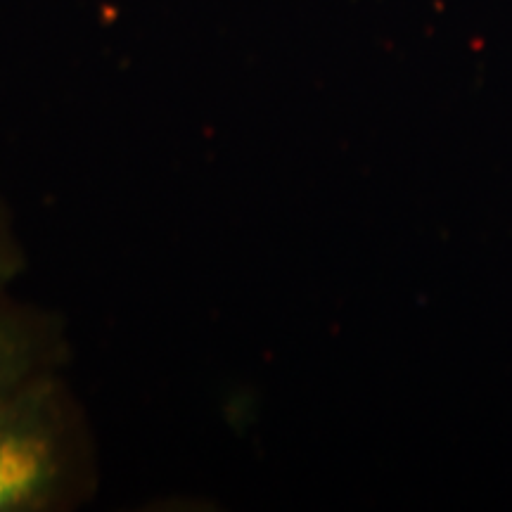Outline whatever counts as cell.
<instances>
[{
	"instance_id": "6da1fadb",
	"label": "cell",
	"mask_w": 512,
	"mask_h": 512,
	"mask_svg": "<svg viewBox=\"0 0 512 512\" xmlns=\"http://www.w3.org/2000/svg\"><path fill=\"white\" fill-rule=\"evenodd\" d=\"M95 489L91 422L64 370L0 394V512H69Z\"/></svg>"
},
{
	"instance_id": "7a4b0ae2",
	"label": "cell",
	"mask_w": 512,
	"mask_h": 512,
	"mask_svg": "<svg viewBox=\"0 0 512 512\" xmlns=\"http://www.w3.org/2000/svg\"><path fill=\"white\" fill-rule=\"evenodd\" d=\"M69 361L67 323L60 313L22 302L0 290V394L31 377L64 370Z\"/></svg>"
},
{
	"instance_id": "3957f363",
	"label": "cell",
	"mask_w": 512,
	"mask_h": 512,
	"mask_svg": "<svg viewBox=\"0 0 512 512\" xmlns=\"http://www.w3.org/2000/svg\"><path fill=\"white\" fill-rule=\"evenodd\" d=\"M27 268V252L15 228L12 211L0 195V290H10Z\"/></svg>"
}]
</instances>
